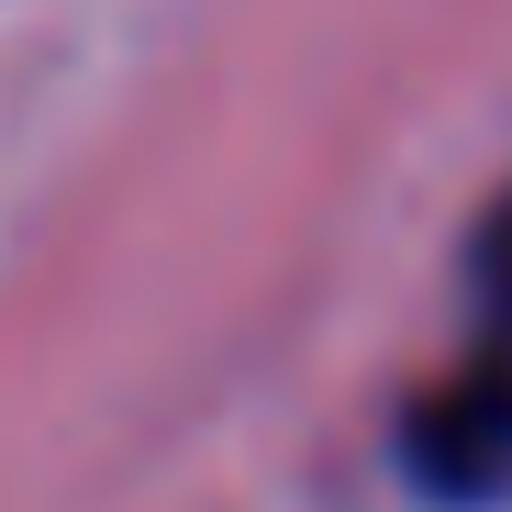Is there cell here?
<instances>
[{
  "mask_svg": "<svg viewBox=\"0 0 512 512\" xmlns=\"http://www.w3.org/2000/svg\"><path fill=\"white\" fill-rule=\"evenodd\" d=\"M412 479L435 501H501L512 490V357L446 379L412 412Z\"/></svg>",
  "mask_w": 512,
  "mask_h": 512,
  "instance_id": "1",
  "label": "cell"
},
{
  "mask_svg": "<svg viewBox=\"0 0 512 512\" xmlns=\"http://www.w3.org/2000/svg\"><path fill=\"white\" fill-rule=\"evenodd\" d=\"M479 268H490V301L512 312V201H501V223H490V245H479Z\"/></svg>",
  "mask_w": 512,
  "mask_h": 512,
  "instance_id": "2",
  "label": "cell"
}]
</instances>
